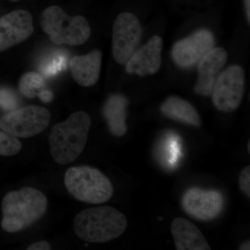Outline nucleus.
I'll use <instances>...</instances> for the list:
<instances>
[{
	"label": "nucleus",
	"instance_id": "20",
	"mask_svg": "<svg viewBox=\"0 0 250 250\" xmlns=\"http://www.w3.org/2000/svg\"><path fill=\"white\" fill-rule=\"evenodd\" d=\"M19 105L18 99L12 90L0 88V108L5 111H14Z\"/></svg>",
	"mask_w": 250,
	"mask_h": 250
},
{
	"label": "nucleus",
	"instance_id": "14",
	"mask_svg": "<svg viewBox=\"0 0 250 250\" xmlns=\"http://www.w3.org/2000/svg\"><path fill=\"white\" fill-rule=\"evenodd\" d=\"M103 53L94 49L85 55L75 56L69 62V68L74 80L83 87H89L98 82L101 70Z\"/></svg>",
	"mask_w": 250,
	"mask_h": 250
},
{
	"label": "nucleus",
	"instance_id": "17",
	"mask_svg": "<svg viewBox=\"0 0 250 250\" xmlns=\"http://www.w3.org/2000/svg\"><path fill=\"white\" fill-rule=\"evenodd\" d=\"M161 111L167 118L190 125L201 126V118L195 108L187 100L177 96L166 99L161 104Z\"/></svg>",
	"mask_w": 250,
	"mask_h": 250
},
{
	"label": "nucleus",
	"instance_id": "25",
	"mask_svg": "<svg viewBox=\"0 0 250 250\" xmlns=\"http://www.w3.org/2000/svg\"><path fill=\"white\" fill-rule=\"evenodd\" d=\"M245 9H246L247 18L248 22H250V0H244Z\"/></svg>",
	"mask_w": 250,
	"mask_h": 250
},
{
	"label": "nucleus",
	"instance_id": "9",
	"mask_svg": "<svg viewBox=\"0 0 250 250\" xmlns=\"http://www.w3.org/2000/svg\"><path fill=\"white\" fill-rule=\"evenodd\" d=\"M224 197L220 192L190 188L184 194L182 207L188 215L202 221L214 220L224 208Z\"/></svg>",
	"mask_w": 250,
	"mask_h": 250
},
{
	"label": "nucleus",
	"instance_id": "8",
	"mask_svg": "<svg viewBox=\"0 0 250 250\" xmlns=\"http://www.w3.org/2000/svg\"><path fill=\"white\" fill-rule=\"evenodd\" d=\"M142 27L138 18L131 13H122L113 24L112 54L118 63L124 65L141 41Z\"/></svg>",
	"mask_w": 250,
	"mask_h": 250
},
{
	"label": "nucleus",
	"instance_id": "2",
	"mask_svg": "<svg viewBox=\"0 0 250 250\" xmlns=\"http://www.w3.org/2000/svg\"><path fill=\"white\" fill-rule=\"evenodd\" d=\"M47 208V197L34 188L8 192L1 202V228L9 233L25 229L42 218Z\"/></svg>",
	"mask_w": 250,
	"mask_h": 250
},
{
	"label": "nucleus",
	"instance_id": "18",
	"mask_svg": "<svg viewBox=\"0 0 250 250\" xmlns=\"http://www.w3.org/2000/svg\"><path fill=\"white\" fill-rule=\"evenodd\" d=\"M18 86L22 95L27 98H34L44 90L45 81L40 74L34 72H27L21 77Z\"/></svg>",
	"mask_w": 250,
	"mask_h": 250
},
{
	"label": "nucleus",
	"instance_id": "12",
	"mask_svg": "<svg viewBox=\"0 0 250 250\" xmlns=\"http://www.w3.org/2000/svg\"><path fill=\"white\" fill-rule=\"evenodd\" d=\"M162 48V39L153 36L131 55L126 62V71L141 77L154 75L161 67Z\"/></svg>",
	"mask_w": 250,
	"mask_h": 250
},
{
	"label": "nucleus",
	"instance_id": "16",
	"mask_svg": "<svg viewBox=\"0 0 250 250\" xmlns=\"http://www.w3.org/2000/svg\"><path fill=\"white\" fill-rule=\"evenodd\" d=\"M128 104L127 99L119 94L111 95L104 104L103 113L108 129L117 137L124 136L127 130L126 119Z\"/></svg>",
	"mask_w": 250,
	"mask_h": 250
},
{
	"label": "nucleus",
	"instance_id": "13",
	"mask_svg": "<svg viewBox=\"0 0 250 250\" xmlns=\"http://www.w3.org/2000/svg\"><path fill=\"white\" fill-rule=\"evenodd\" d=\"M228 60V53L222 47H213L198 62V78L194 90L198 95H211L217 75Z\"/></svg>",
	"mask_w": 250,
	"mask_h": 250
},
{
	"label": "nucleus",
	"instance_id": "19",
	"mask_svg": "<svg viewBox=\"0 0 250 250\" xmlns=\"http://www.w3.org/2000/svg\"><path fill=\"white\" fill-rule=\"evenodd\" d=\"M22 149L21 141L4 131H0V156L16 155Z\"/></svg>",
	"mask_w": 250,
	"mask_h": 250
},
{
	"label": "nucleus",
	"instance_id": "7",
	"mask_svg": "<svg viewBox=\"0 0 250 250\" xmlns=\"http://www.w3.org/2000/svg\"><path fill=\"white\" fill-rule=\"evenodd\" d=\"M245 72L241 66L231 65L215 80L212 101L218 111L230 113L240 106L244 93Z\"/></svg>",
	"mask_w": 250,
	"mask_h": 250
},
{
	"label": "nucleus",
	"instance_id": "23",
	"mask_svg": "<svg viewBox=\"0 0 250 250\" xmlns=\"http://www.w3.org/2000/svg\"><path fill=\"white\" fill-rule=\"evenodd\" d=\"M52 249L50 244L47 241H39L33 243L28 247V250H50Z\"/></svg>",
	"mask_w": 250,
	"mask_h": 250
},
{
	"label": "nucleus",
	"instance_id": "4",
	"mask_svg": "<svg viewBox=\"0 0 250 250\" xmlns=\"http://www.w3.org/2000/svg\"><path fill=\"white\" fill-rule=\"evenodd\" d=\"M67 191L79 201L85 203H104L114 192L110 179L98 169L89 166H73L64 176Z\"/></svg>",
	"mask_w": 250,
	"mask_h": 250
},
{
	"label": "nucleus",
	"instance_id": "10",
	"mask_svg": "<svg viewBox=\"0 0 250 250\" xmlns=\"http://www.w3.org/2000/svg\"><path fill=\"white\" fill-rule=\"evenodd\" d=\"M214 45L212 33L207 29H200L174 44L172 59L179 67H189L200 62Z\"/></svg>",
	"mask_w": 250,
	"mask_h": 250
},
{
	"label": "nucleus",
	"instance_id": "6",
	"mask_svg": "<svg viewBox=\"0 0 250 250\" xmlns=\"http://www.w3.org/2000/svg\"><path fill=\"white\" fill-rule=\"evenodd\" d=\"M51 113L40 106H28L9 112L0 118V129L16 138L33 137L49 125Z\"/></svg>",
	"mask_w": 250,
	"mask_h": 250
},
{
	"label": "nucleus",
	"instance_id": "28",
	"mask_svg": "<svg viewBox=\"0 0 250 250\" xmlns=\"http://www.w3.org/2000/svg\"><path fill=\"white\" fill-rule=\"evenodd\" d=\"M8 1H19V0H8Z\"/></svg>",
	"mask_w": 250,
	"mask_h": 250
},
{
	"label": "nucleus",
	"instance_id": "27",
	"mask_svg": "<svg viewBox=\"0 0 250 250\" xmlns=\"http://www.w3.org/2000/svg\"><path fill=\"white\" fill-rule=\"evenodd\" d=\"M250 143H248V151H249V152H250Z\"/></svg>",
	"mask_w": 250,
	"mask_h": 250
},
{
	"label": "nucleus",
	"instance_id": "1",
	"mask_svg": "<svg viewBox=\"0 0 250 250\" xmlns=\"http://www.w3.org/2000/svg\"><path fill=\"white\" fill-rule=\"evenodd\" d=\"M91 127L86 112L72 113L66 121L54 125L49 134V150L59 165L71 164L84 150Z\"/></svg>",
	"mask_w": 250,
	"mask_h": 250
},
{
	"label": "nucleus",
	"instance_id": "11",
	"mask_svg": "<svg viewBox=\"0 0 250 250\" xmlns=\"http://www.w3.org/2000/svg\"><path fill=\"white\" fill-rule=\"evenodd\" d=\"M30 13L16 10L0 18V52L27 40L34 32Z\"/></svg>",
	"mask_w": 250,
	"mask_h": 250
},
{
	"label": "nucleus",
	"instance_id": "26",
	"mask_svg": "<svg viewBox=\"0 0 250 250\" xmlns=\"http://www.w3.org/2000/svg\"><path fill=\"white\" fill-rule=\"evenodd\" d=\"M238 250H250V242L249 240L248 241H246L242 243L241 245H240L239 248Z\"/></svg>",
	"mask_w": 250,
	"mask_h": 250
},
{
	"label": "nucleus",
	"instance_id": "22",
	"mask_svg": "<svg viewBox=\"0 0 250 250\" xmlns=\"http://www.w3.org/2000/svg\"><path fill=\"white\" fill-rule=\"evenodd\" d=\"M240 190L246 196L250 197V167L249 166L243 168L240 173L238 179Z\"/></svg>",
	"mask_w": 250,
	"mask_h": 250
},
{
	"label": "nucleus",
	"instance_id": "24",
	"mask_svg": "<svg viewBox=\"0 0 250 250\" xmlns=\"http://www.w3.org/2000/svg\"><path fill=\"white\" fill-rule=\"evenodd\" d=\"M38 97H39L42 103H49L53 99V94H52L50 90H42L38 95Z\"/></svg>",
	"mask_w": 250,
	"mask_h": 250
},
{
	"label": "nucleus",
	"instance_id": "21",
	"mask_svg": "<svg viewBox=\"0 0 250 250\" xmlns=\"http://www.w3.org/2000/svg\"><path fill=\"white\" fill-rule=\"evenodd\" d=\"M66 65V59L63 55H59L54 58L49 59L47 63H45L42 68V71L47 76L55 75L62 70Z\"/></svg>",
	"mask_w": 250,
	"mask_h": 250
},
{
	"label": "nucleus",
	"instance_id": "15",
	"mask_svg": "<svg viewBox=\"0 0 250 250\" xmlns=\"http://www.w3.org/2000/svg\"><path fill=\"white\" fill-rule=\"evenodd\" d=\"M171 232L177 250H210V248L200 230L190 220L174 219Z\"/></svg>",
	"mask_w": 250,
	"mask_h": 250
},
{
	"label": "nucleus",
	"instance_id": "3",
	"mask_svg": "<svg viewBox=\"0 0 250 250\" xmlns=\"http://www.w3.org/2000/svg\"><path fill=\"white\" fill-rule=\"evenodd\" d=\"M127 227V220L120 210L108 207H93L75 216L74 231L82 241L104 243L121 236Z\"/></svg>",
	"mask_w": 250,
	"mask_h": 250
},
{
	"label": "nucleus",
	"instance_id": "5",
	"mask_svg": "<svg viewBox=\"0 0 250 250\" xmlns=\"http://www.w3.org/2000/svg\"><path fill=\"white\" fill-rule=\"evenodd\" d=\"M41 25L50 41L57 45H83L91 34L89 23L84 17L68 16L58 6H49L42 11Z\"/></svg>",
	"mask_w": 250,
	"mask_h": 250
}]
</instances>
